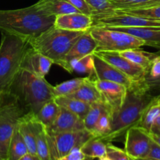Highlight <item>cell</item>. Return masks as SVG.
<instances>
[{"label": "cell", "mask_w": 160, "mask_h": 160, "mask_svg": "<svg viewBox=\"0 0 160 160\" xmlns=\"http://www.w3.org/2000/svg\"><path fill=\"white\" fill-rule=\"evenodd\" d=\"M54 99L60 107L70 111L83 120L86 117L91 107V105L89 103L67 96L56 97Z\"/></svg>", "instance_id": "cell-21"}, {"label": "cell", "mask_w": 160, "mask_h": 160, "mask_svg": "<svg viewBox=\"0 0 160 160\" xmlns=\"http://www.w3.org/2000/svg\"><path fill=\"white\" fill-rule=\"evenodd\" d=\"M86 31H72L52 27L29 40L30 46L63 68L65 57L77 39Z\"/></svg>", "instance_id": "cell-5"}, {"label": "cell", "mask_w": 160, "mask_h": 160, "mask_svg": "<svg viewBox=\"0 0 160 160\" xmlns=\"http://www.w3.org/2000/svg\"><path fill=\"white\" fill-rule=\"evenodd\" d=\"M89 33L97 42V51L121 52L128 49L140 48L144 45L141 39L115 30L93 27Z\"/></svg>", "instance_id": "cell-7"}, {"label": "cell", "mask_w": 160, "mask_h": 160, "mask_svg": "<svg viewBox=\"0 0 160 160\" xmlns=\"http://www.w3.org/2000/svg\"><path fill=\"white\" fill-rule=\"evenodd\" d=\"M86 78H78L69 80L53 86V95L54 98L60 96H68L76 92L80 86L83 84Z\"/></svg>", "instance_id": "cell-29"}, {"label": "cell", "mask_w": 160, "mask_h": 160, "mask_svg": "<svg viewBox=\"0 0 160 160\" xmlns=\"http://www.w3.org/2000/svg\"><path fill=\"white\" fill-rule=\"evenodd\" d=\"M144 159L160 160V145H158L156 142H154L153 140L152 141V143H151V147L148 154H147V156Z\"/></svg>", "instance_id": "cell-40"}, {"label": "cell", "mask_w": 160, "mask_h": 160, "mask_svg": "<svg viewBox=\"0 0 160 160\" xmlns=\"http://www.w3.org/2000/svg\"><path fill=\"white\" fill-rule=\"evenodd\" d=\"M108 108L107 107L106 105L102 102V100L101 101L93 103V104L91 105V107L89 112H88L86 117H85V119L83 120L85 128L93 134V131L94 128H95L96 125H97L100 116H101L105 111L108 110Z\"/></svg>", "instance_id": "cell-27"}, {"label": "cell", "mask_w": 160, "mask_h": 160, "mask_svg": "<svg viewBox=\"0 0 160 160\" xmlns=\"http://www.w3.org/2000/svg\"><path fill=\"white\" fill-rule=\"evenodd\" d=\"M93 24L92 16L82 12H72L56 17L54 27L72 31H88Z\"/></svg>", "instance_id": "cell-14"}, {"label": "cell", "mask_w": 160, "mask_h": 160, "mask_svg": "<svg viewBox=\"0 0 160 160\" xmlns=\"http://www.w3.org/2000/svg\"><path fill=\"white\" fill-rule=\"evenodd\" d=\"M67 1L82 13L89 16H92L94 13L93 9L87 4L85 0H67Z\"/></svg>", "instance_id": "cell-36"}, {"label": "cell", "mask_w": 160, "mask_h": 160, "mask_svg": "<svg viewBox=\"0 0 160 160\" xmlns=\"http://www.w3.org/2000/svg\"><path fill=\"white\" fill-rule=\"evenodd\" d=\"M34 5L45 15L55 17L64 14L80 12L67 0H39Z\"/></svg>", "instance_id": "cell-19"}, {"label": "cell", "mask_w": 160, "mask_h": 160, "mask_svg": "<svg viewBox=\"0 0 160 160\" xmlns=\"http://www.w3.org/2000/svg\"><path fill=\"white\" fill-rule=\"evenodd\" d=\"M60 106L56 102L55 99L50 100L46 102L41 107L39 112L35 114L36 117L39 122L45 126V128L51 126L57 117L60 111Z\"/></svg>", "instance_id": "cell-25"}, {"label": "cell", "mask_w": 160, "mask_h": 160, "mask_svg": "<svg viewBox=\"0 0 160 160\" xmlns=\"http://www.w3.org/2000/svg\"><path fill=\"white\" fill-rule=\"evenodd\" d=\"M131 160H136V159H131Z\"/></svg>", "instance_id": "cell-49"}, {"label": "cell", "mask_w": 160, "mask_h": 160, "mask_svg": "<svg viewBox=\"0 0 160 160\" xmlns=\"http://www.w3.org/2000/svg\"><path fill=\"white\" fill-rule=\"evenodd\" d=\"M0 160H5V159H4V158H3V155H2L1 151H0Z\"/></svg>", "instance_id": "cell-46"}, {"label": "cell", "mask_w": 160, "mask_h": 160, "mask_svg": "<svg viewBox=\"0 0 160 160\" xmlns=\"http://www.w3.org/2000/svg\"><path fill=\"white\" fill-rule=\"evenodd\" d=\"M106 156L111 160H131V158L127 155L125 150L118 148L111 142L107 144Z\"/></svg>", "instance_id": "cell-34"}, {"label": "cell", "mask_w": 160, "mask_h": 160, "mask_svg": "<svg viewBox=\"0 0 160 160\" xmlns=\"http://www.w3.org/2000/svg\"><path fill=\"white\" fill-rule=\"evenodd\" d=\"M144 82L151 93L152 94V92H158L160 93V77L157 78H145Z\"/></svg>", "instance_id": "cell-39"}, {"label": "cell", "mask_w": 160, "mask_h": 160, "mask_svg": "<svg viewBox=\"0 0 160 160\" xmlns=\"http://www.w3.org/2000/svg\"><path fill=\"white\" fill-rule=\"evenodd\" d=\"M55 18L44 14L35 5L18 9L0 10V31L31 40L54 26Z\"/></svg>", "instance_id": "cell-2"}, {"label": "cell", "mask_w": 160, "mask_h": 160, "mask_svg": "<svg viewBox=\"0 0 160 160\" xmlns=\"http://www.w3.org/2000/svg\"><path fill=\"white\" fill-rule=\"evenodd\" d=\"M114 10L120 11V12L133 14V15L141 16V17H144L147 18L153 19V20H160V4L147 6V7L137 8V9H114Z\"/></svg>", "instance_id": "cell-33"}, {"label": "cell", "mask_w": 160, "mask_h": 160, "mask_svg": "<svg viewBox=\"0 0 160 160\" xmlns=\"http://www.w3.org/2000/svg\"><path fill=\"white\" fill-rule=\"evenodd\" d=\"M29 40L2 32L0 42V92H9L20 70Z\"/></svg>", "instance_id": "cell-4"}, {"label": "cell", "mask_w": 160, "mask_h": 160, "mask_svg": "<svg viewBox=\"0 0 160 160\" xmlns=\"http://www.w3.org/2000/svg\"><path fill=\"white\" fill-rule=\"evenodd\" d=\"M155 96L147 88L144 81L135 83L127 88L122 107L111 113V131L103 140L107 143L117 140L130 128L138 125L143 112L152 102Z\"/></svg>", "instance_id": "cell-1"}, {"label": "cell", "mask_w": 160, "mask_h": 160, "mask_svg": "<svg viewBox=\"0 0 160 160\" xmlns=\"http://www.w3.org/2000/svg\"><path fill=\"white\" fill-rule=\"evenodd\" d=\"M101 96V100L111 112L122 107L127 93V88L120 84L100 80H93Z\"/></svg>", "instance_id": "cell-12"}, {"label": "cell", "mask_w": 160, "mask_h": 160, "mask_svg": "<svg viewBox=\"0 0 160 160\" xmlns=\"http://www.w3.org/2000/svg\"><path fill=\"white\" fill-rule=\"evenodd\" d=\"M65 70L70 73L76 72L79 73H88L89 76H92L94 72L93 56L89 55L84 57L72 59L67 63Z\"/></svg>", "instance_id": "cell-26"}, {"label": "cell", "mask_w": 160, "mask_h": 160, "mask_svg": "<svg viewBox=\"0 0 160 160\" xmlns=\"http://www.w3.org/2000/svg\"><path fill=\"white\" fill-rule=\"evenodd\" d=\"M36 152L37 156L42 160H51L47 141L46 130L41 122H39L36 135Z\"/></svg>", "instance_id": "cell-28"}, {"label": "cell", "mask_w": 160, "mask_h": 160, "mask_svg": "<svg viewBox=\"0 0 160 160\" xmlns=\"http://www.w3.org/2000/svg\"><path fill=\"white\" fill-rule=\"evenodd\" d=\"M119 53L122 56L126 58L127 59L133 62V63L136 64L139 67H141V68L144 69L146 73H147V71H148L153 59L158 55V52H147L141 50L140 48L128 49L125 50V51L121 52Z\"/></svg>", "instance_id": "cell-23"}, {"label": "cell", "mask_w": 160, "mask_h": 160, "mask_svg": "<svg viewBox=\"0 0 160 160\" xmlns=\"http://www.w3.org/2000/svg\"><path fill=\"white\" fill-rule=\"evenodd\" d=\"M160 115V104L152 101V102L147 107V109L143 112L142 117L137 126L141 127L145 129L146 131L150 132L153 123H155V120L158 118Z\"/></svg>", "instance_id": "cell-30"}, {"label": "cell", "mask_w": 160, "mask_h": 160, "mask_svg": "<svg viewBox=\"0 0 160 160\" xmlns=\"http://www.w3.org/2000/svg\"><path fill=\"white\" fill-rule=\"evenodd\" d=\"M132 34L141 39L144 45L154 47L160 51V27L158 28H104Z\"/></svg>", "instance_id": "cell-18"}, {"label": "cell", "mask_w": 160, "mask_h": 160, "mask_svg": "<svg viewBox=\"0 0 160 160\" xmlns=\"http://www.w3.org/2000/svg\"><path fill=\"white\" fill-rule=\"evenodd\" d=\"M160 77V52L152 60L151 67L146 74L145 78H157Z\"/></svg>", "instance_id": "cell-37"}, {"label": "cell", "mask_w": 160, "mask_h": 160, "mask_svg": "<svg viewBox=\"0 0 160 160\" xmlns=\"http://www.w3.org/2000/svg\"><path fill=\"white\" fill-rule=\"evenodd\" d=\"M150 137L155 142H156L158 145H160V134H154V133L150 132Z\"/></svg>", "instance_id": "cell-43"}, {"label": "cell", "mask_w": 160, "mask_h": 160, "mask_svg": "<svg viewBox=\"0 0 160 160\" xmlns=\"http://www.w3.org/2000/svg\"><path fill=\"white\" fill-rule=\"evenodd\" d=\"M136 160H154V159H138Z\"/></svg>", "instance_id": "cell-48"}, {"label": "cell", "mask_w": 160, "mask_h": 160, "mask_svg": "<svg viewBox=\"0 0 160 160\" xmlns=\"http://www.w3.org/2000/svg\"><path fill=\"white\" fill-rule=\"evenodd\" d=\"M3 92H0V101H1L2 97H3Z\"/></svg>", "instance_id": "cell-47"}, {"label": "cell", "mask_w": 160, "mask_h": 160, "mask_svg": "<svg viewBox=\"0 0 160 160\" xmlns=\"http://www.w3.org/2000/svg\"><path fill=\"white\" fill-rule=\"evenodd\" d=\"M93 27L97 28H158L160 20L137 15L125 13L118 10L95 12L92 15ZM92 27V28H93Z\"/></svg>", "instance_id": "cell-8"}, {"label": "cell", "mask_w": 160, "mask_h": 160, "mask_svg": "<svg viewBox=\"0 0 160 160\" xmlns=\"http://www.w3.org/2000/svg\"><path fill=\"white\" fill-rule=\"evenodd\" d=\"M107 142L100 138L93 137L80 148L86 160L100 159L107 154Z\"/></svg>", "instance_id": "cell-22"}, {"label": "cell", "mask_w": 160, "mask_h": 160, "mask_svg": "<svg viewBox=\"0 0 160 160\" xmlns=\"http://www.w3.org/2000/svg\"><path fill=\"white\" fill-rule=\"evenodd\" d=\"M28 148L19 131L18 126L15 128L9 142L6 160H20L28 154Z\"/></svg>", "instance_id": "cell-24"}, {"label": "cell", "mask_w": 160, "mask_h": 160, "mask_svg": "<svg viewBox=\"0 0 160 160\" xmlns=\"http://www.w3.org/2000/svg\"><path fill=\"white\" fill-rule=\"evenodd\" d=\"M53 64V62L49 58L35 51L30 46L24 57L21 69L28 70L40 78H45Z\"/></svg>", "instance_id": "cell-16"}, {"label": "cell", "mask_w": 160, "mask_h": 160, "mask_svg": "<svg viewBox=\"0 0 160 160\" xmlns=\"http://www.w3.org/2000/svg\"><path fill=\"white\" fill-rule=\"evenodd\" d=\"M20 160H42L37 155H32L28 153V154L25 155L24 156L21 158Z\"/></svg>", "instance_id": "cell-42"}, {"label": "cell", "mask_w": 160, "mask_h": 160, "mask_svg": "<svg viewBox=\"0 0 160 160\" xmlns=\"http://www.w3.org/2000/svg\"><path fill=\"white\" fill-rule=\"evenodd\" d=\"M113 9H130L160 4V0H109ZM111 10V11H112Z\"/></svg>", "instance_id": "cell-31"}, {"label": "cell", "mask_w": 160, "mask_h": 160, "mask_svg": "<svg viewBox=\"0 0 160 160\" xmlns=\"http://www.w3.org/2000/svg\"><path fill=\"white\" fill-rule=\"evenodd\" d=\"M46 134L51 160H57L75 148H80L93 137L86 129L55 134L46 132Z\"/></svg>", "instance_id": "cell-9"}, {"label": "cell", "mask_w": 160, "mask_h": 160, "mask_svg": "<svg viewBox=\"0 0 160 160\" xmlns=\"http://www.w3.org/2000/svg\"><path fill=\"white\" fill-rule=\"evenodd\" d=\"M150 132L140 126L130 128L125 134L124 150L131 159H144L150 150Z\"/></svg>", "instance_id": "cell-10"}, {"label": "cell", "mask_w": 160, "mask_h": 160, "mask_svg": "<svg viewBox=\"0 0 160 160\" xmlns=\"http://www.w3.org/2000/svg\"><path fill=\"white\" fill-rule=\"evenodd\" d=\"M57 160H86V157L80 148H75Z\"/></svg>", "instance_id": "cell-38"}, {"label": "cell", "mask_w": 160, "mask_h": 160, "mask_svg": "<svg viewBox=\"0 0 160 160\" xmlns=\"http://www.w3.org/2000/svg\"><path fill=\"white\" fill-rule=\"evenodd\" d=\"M150 132L154 133V134H160V115L158 116V118L155 120V123L152 125Z\"/></svg>", "instance_id": "cell-41"}, {"label": "cell", "mask_w": 160, "mask_h": 160, "mask_svg": "<svg viewBox=\"0 0 160 160\" xmlns=\"http://www.w3.org/2000/svg\"><path fill=\"white\" fill-rule=\"evenodd\" d=\"M111 127V112L109 109L105 111L99 119L93 131V137L103 139L109 134Z\"/></svg>", "instance_id": "cell-32"}, {"label": "cell", "mask_w": 160, "mask_h": 160, "mask_svg": "<svg viewBox=\"0 0 160 160\" xmlns=\"http://www.w3.org/2000/svg\"><path fill=\"white\" fill-rule=\"evenodd\" d=\"M154 101L156 103H158V104H160V93L155 95V98H154Z\"/></svg>", "instance_id": "cell-44"}, {"label": "cell", "mask_w": 160, "mask_h": 160, "mask_svg": "<svg viewBox=\"0 0 160 160\" xmlns=\"http://www.w3.org/2000/svg\"><path fill=\"white\" fill-rule=\"evenodd\" d=\"M27 112H28L13 94L3 93L0 101V151L5 160L7 159L9 142L14 130Z\"/></svg>", "instance_id": "cell-6"}, {"label": "cell", "mask_w": 160, "mask_h": 160, "mask_svg": "<svg viewBox=\"0 0 160 160\" xmlns=\"http://www.w3.org/2000/svg\"><path fill=\"white\" fill-rule=\"evenodd\" d=\"M95 12H105L113 9L109 0H85Z\"/></svg>", "instance_id": "cell-35"}, {"label": "cell", "mask_w": 160, "mask_h": 160, "mask_svg": "<svg viewBox=\"0 0 160 160\" xmlns=\"http://www.w3.org/2000/svg\"><path fill=\"white\" fill-rule=\"evenodd\" d=\"M95 54L108 62L119 71L126 75L134 82H142L147 74L145 70L136 64L133 63L117 52L96 51Z\"/></svg>", "instance_id": "cell-11"}, {"label": "cell", "mask_w": 160, "mask_h": 160, "mask_svg": "<svg viewBox=\"0 0 160 160\" xmlns=\"http://www.w3.org/2000/svg\"><path fill=\"white\" fill-rule=\"evenodd\" d=\"M99 160H111L109 159V158L108 157V156H104V157H102V158H100V159H98Z\"/></svg>", "instance_id": "cell-45"}, {"label": "cell", "mask_w": 160, "mask_h": 160, "mask_svg": "<svg viewBox=\"0 0 160 160\" xmlns=\"http://www.w3.org/2000/svg\"><path fill=\"white\" fill-rule=\"evenodd\" d=\"M97 44L95 39L91 35L89 31H86L77 39V41L67 54L63 68L65 70L67 63L72 59L92 55L97 51Z\"/></svg>", "instance_id": "cell-17"}, {"label": "cell", "mask_w": 160, "mask_h": 160, "mask_svg": "<svg viewBox=\"0 0 160 160\" xmlns=\"http://www.w3.org/2000/svg\"><path fill=\"white\" fill-rule=\"evenodd\" d=\"M67 97L76 98L90 105L101 101L100 92L96 87L93 81L89 76L86 77L83 84L80 86L76 92Z\"/></svg>", "instance_id": "cell-20"}, {"label": "cell", "mask_w": 160, "mask_h": 160, "mask_svg": "<svg viewBox=\"0 0 160 160\" xmlns=\"http://www.w3.org/2000/svg\"><path fill=\"white\" fill-rule=\"evenodd\" d=\"M84 129L86 128L83 120L62 107L60 108L59 113L51 126L45 128L46 132L49 134L76 131Z\"/></svg>", "instance_id": "cell-15"}, {"label": "cell", "mask_w": 160, "mask_h": 160, "mask_svg": "<svg viewBox=\"0 0 160 160\" xmlns=\"http://www.w3.org/2000/svg\"><path fill=\"white\" fill-rule=\"evenodd\" d=\"M19 99L28 112L36 114L46 102L54 98L53 86L45 80L21 69L9 92Z\"/></svg>", "instance_id": "cell-3"}, {"label": "cell", "mask_w": 160, "mask_h": 160, "mask_svg": "<svg viewBox=\"0 0 160 160\" xmlns=\"http://www.w3.org/2000/svg\"><path fill=\"white\" fill-rule=\"evenodd\" d=\"M92 56L93 59L94 72L92 76H89L92 80H100L118 83L125 86L127 88L132 87L135 83H138L132 81L126 75L122 73L117 68L104 60L94 52Z\"/></svg>", "instance_id": "cell-13"}]
</instances>
